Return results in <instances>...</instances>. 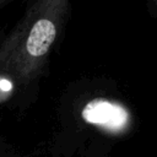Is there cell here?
<instances>
[{
  "label": "cell",
  "mask_w": 157,
  "mask_h": 157,
  "mask_svg": "<svg viewBox=\"0 0 157 157\" xmlns=\"http://www.w3.org/2000/svg\"><path fill=\"white\" fill-rule=\"evenodd\" d=\"M92 157H101V156H98V155H94V156H92Z\"/></svg>",
  "instance_id": "4"
},
{
  "label": "cell",
  "mask_w": 157,
  "mask_h": 157,
  "mask_svg": "<svg viewBox=\"0 0 157 157\" xmlns=\"http://www.w3.org/2000/svg\"><path fill=\"white\" fill-rule=\"evenodd\" d=\"M7 2H9V1H6V0H0V9H1V7H4Z\"/></svg>",
  "instance_id": "3"
},
{
  "label": "cell",
  "mask_w": 157,
  "mask_h": 157,
  "mask_svg": "<svg viewBox=\"0 0 157 157\" xmlns=\"http://www.w3.org/2000/svg\"><path fill=\"white\" fill-rule=\"evenodd\" d=\"M78 120L88 131L109 139L125 136L132 126V114L117 97L104 93L88 96L78 108Z\"/></svg>",
  "instance_id": "2"
},
{
  "label": "cell",
  "mask_w": 157,
  "mask_h": 157,
  "mask_svg": "<svg viewBox=\"0 0 157 157\" xmlns=\"http://www.w3.org/2000/svg\"><path fill=\"white\" fill-rule=\"evenodd\" d=\"M67 0H39L0 45V75L25 87L37 80L70 16Z\"/></svg>",
  "instance_id": "1"
}]
</instances>
